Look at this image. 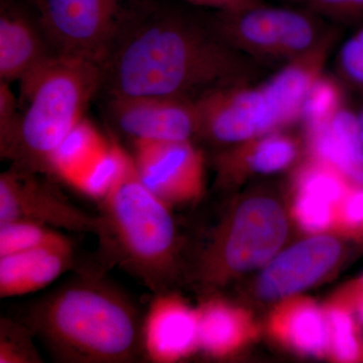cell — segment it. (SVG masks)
<instances>
[{
	"mask_svg": "<svg viewBox=\"0 0 363 363\" xmlns=\"http://www.w3.org/2000/svg\"><path fill=\"white\" fill-rule=\"evenodd\" d=\"M298 150L297 138L284 130L235 143L217 157L219 181L230 184L250 175L283 171L297 160Z\"/></svg>",
	"mask_w": 363,
	"mask_h": 363,
	"instance_id": "e0dca14e",
	"label": "cell"
},
{
	"mask_svg": "<svg viewBox=\"0 0 363 363\" xmlns=\"http://www.w3.org/2000/svg\"><path fill=\"white\" fill-rule=\"evenodd\" d=\"M32 329L11 318L0 320V363H42Z\"/></svg>",
	"mask_w": 363,
	"mask_h": 363,
	"instance_id": "cb8c5ba5",
	"label": "cell"
},
{
	"mask_svg": "<svg viewBox=\"0 0 363 363\" xmlns=\"http://www.w3.org/2000/svg\"><path fill=\"white\" fill-rule=\"evenodd\" d=\"M345 105L342 86L323 74L313 86L303 109L301 123L304 128L323 123Z\"/></svg>",
	"mask_w": 363,
	"mask_h": 363,
	"instance_id": "d4e9b609",
	"label": "cell"
},
{
	"mask_svg": "<svg viewBox=\"0 0 363 363\" xmlns=\"http://www.w3.org/2000/svg\"><path fill=\"white\" fill-rule=\"evenodd\" d=\"M55 52L104 64L126 16L121 0H32Z\"/></svg>",
	"mask_w": 363,
	"mask_h": 363,
	"instance_id": "ba28073f",
	"label": "cell"
},
{
	"mask_svg": "<svg viewBox=\"0 0 363 363\" xmlns=\"http://www.w3.org/2000/svg\"><path fill=\"white\" fill-rule=\"evenodd\" d=\"M338 241L328 236L310 238L279 255L260 276L259 292L266 298L293 295L323 278L340 257Z\"/></svg>",
	"mask_w": 363,
	"mask_h": 363,
	"instance_id": "4fadbf2b",
	"label": "cell"
},
{
	"mask_svg": "<svg viewBox=\"0 0 363 363\" xmlns=\"http://www.w3.org/2000/svg\"><path fill=\"white\" fill-rule=\"evenodd\" d=\"M334 225L350 235L363 234V186L352 184L336 208Z\"/></svg>",
	"mask_w": 363,
	"mask_h": 363,
	"instance_id": "4316f807",
	"label": "cell"
},
{
	"mask_svg": "<svg viewBox=\"0 0 363 363\" xmlns=\"http://www.w3.org/2000/svg\"><path fill=\"white\" fill-rule=\"evenodd\" d=\"M75 262L69 238L30 250L0 257V297L38 292L69 271Z\"/></svg>",
	"mask_w": 363,
	"mask_h": 363,
	"instance_id": "9a60e30c",
	"label": "cell"
},
{
	"mask_svg": "<svg viewBox=\"0 0 363 363\" xmlns=\"http://www.w3.org/2000/svg\"><path fill=\"white\" fill-rule=\"evenodd\" d=\"M215 32L252 59L291 61L316 47L331 32L319 16L296 7L257 4L216 11L209 21Z\"/></svg>",
	"mask_w": 363,
	"mask_h": 363,
	"instance_id": "5b68a950",
	"label": "cell"
},
{
	"mask_svg": "<svg viewBox=\"0 0 363 363\" xmlns=\"http://www.w3.org/2000/svg\"><path fill=\"white\" fill-rule=\"evenodd\" d=\"M99 201L101 233L98 240L107 257L155 295L168 292L179 250L172 207L143 185L133 159Z\"/></svg>",
	"mask_w": 363,
	"mask_h": 363,
	"instance_id": "277c9868",
	"label": "cell"
},
{
	"mask_svg": "<svg viewBox=\"0 0 363 363\" xmlns=\"http://www.w3.org/2000/svg\"><path fill=\"white\" fill-rule=\"evenodd\" d=\"M23 321L60 362L130 363L143 353L138 308L99 274H79L55 289Z\"/></svg>",
	"mask_w": 363,
	"mask_h": 363,
	"instance_id": "7a4b0ae2",
	"label": "cell"
},
{
	"mask_svg": "<svg viewBox=\"0 0 363 363\" xmlns=\"http://www.w3.org/2000/svg\"><path fill=\"white\" fill-rule=\"evenodd\" d=\"M136 175L152 194L173 208L199 199L205 162L192 140H133Z\"/></svg>",
	"mask_w": 363,
	"mask_h": 363,
	"instance_id": "30bf717a",
	"label": "cell"
},
{
	"mask_svg": "<svg viewBox=\"0 0 363 363\" xmlns=\"http://www.w3.org/2000/svg\"><path fill=\"white\" fill-rule=\"evenodd\" d=\"M271 329L281 343L303 354L323 357L330 347L326 313L309 298L281 303L272 313Z\"/></svg>",
	"mask_w": 363,
	"mask_h": 363,
	"instance_id": "ac0fdd59",
	"label": "cell"
},
{
	"mask_svg": "<svg viewBox=\"0 0 363 363\" xmlns=\"http://www.w3.org/2000/svg\"><path fill=\"white\" fill-rule=\"evenodd\" d=\"M358 123H359L360 136H362V140L363 143V108L359 113L357 114Z\"/></svg>",
	"mask_w": 363,
	"mask_h": 363,
	"instance_id": "d6a6232c",
	"label": "cell"
},
{
	"mask_svg": "<svg viewBox=\"0 0 363 363\" xmlns=\"http://www.w3.org/2000/svg\"><path fill=\"white\" fill-rule=\"evenodd\" d=\"M130 160V154L121 149L117 143H108L88 167L76 185L86 194L101 200L123 176Z\"/></svg>",
	"mask_w": 363,
	"mask_h": 363,
	"instance_id": "44dd1931",
	"label": "cell"
},
{
	"mask_svg": "<svg viewBox=\"0 0 363 363\" xmlns=\"http://www.w3.org/2000/svg\"><path fill=\"white\" fill-rule=\"evenodd\" d=\"M55 55L39 18L14 0L0 7V81H21Z\"/></svg>",
	"mask_w": 363,
	"mask_h": 363,
	"instance_id": "5bb4252c",
	"label": "cell"
},
{
	"mask_svg": "<svg viewBox=\"0 0 363 363\" xmlns=\"http://www.w3.org/2000/svg\"><path fill=\"white\" fill-rule=\"evenodd\" d=\"M108 96H166L195 101L210 91L252 83L259 66L209 23L172 11L126 13L104 63Z\"/></svg>",
	"mask_w": 363,
	"mask_h": 363,
	"instance_id": "6da1fadb",
	"label": "cell"
},
{
	"mask_svg": "<svg viewBox=\"0 0 363 363\" xmlns=\"http://www.w3.org/2000/svg\"><path fill=\"white\" fill-rule=\"evenodd\" d=\"M57 229L26 221L0 224V257L67 240Z\"/></svg>",
	"mask_w": 363,
	"mask_h": 363,
	"instance_id": "603a6c76",
	"label": "cell"
},
{
	"mask_svg": "<svg viewBox=\"0 0 363 363\" xmlns=\"http://www.w3.org/2000/svg\"><path fill=\"white\" fill-rule=\"evenodd\" d=\"M189 4L198 6L209 7L216 11H234L257 4H262L264 0H185Z\"/></svg>",
	"mask_w": 363,
	"mask_h": 363,
	"instance_id": "4dcf8cb0",
	"label": "cell"
},
{
	"mask_svg": "<svg viewBox=\"0 0 363 363\" xmlns=\"http://www.w3.org/2000/svg\"><path fill=\"white\" fill-rule=\"evenodd\" d=\"M107 145L108 143H105L93 124L87 119H83L55 152L52 160V174L72 183H77Z\"/></svg>",
	"mask_w": 363,
	"mask_h": 363,
	"instance_id": "ffe728a7",
	"label": "cell"
},
{
	"mask_svg": "<svg viewBox=\"0 0 363 363\" xmlns=\"http://www.w3.org/2000/svg\"><path fill=\"white\" fill-rule=\"evenodd\" d=\"M11 83L0 81V150L13 140L20 123L18 102L11 91Z\"/></svg>",
	"mask_w": 363,
	"mask_h": 363,
	"instance_id": "f546056e",
	"label": "cell"
},
{
	"mask_svg": "<svg viewBox=\"0 0 363 363\" xmlns=\"http://www.w3.org/2000/svg\"><path fill=\"white\" fill-rule=\"evenodd\" d=\"M197 310L199 348L212 357H227L257 335L252 317L229 303L210 300Z\"/></svg>",
	"mask_w": 363,
	"mask_h": 363,
	"instance_id": "d6986e66",
	"label": "cell"
},
{
	"mask_svg": "<svg viewBox=\"0 0 363 363\" xmlns=\"http://www.w3.org/2000/svg\"><path fill=\"white\" fill-rule=\"evenodd\" d=\"M337 65L348 83L363 90V26L341 47Z\"/></svg>",
	"mask_w": 363,
	"mask_h": 363,
	"instance_id": "83f0119b",
	"label": "cell"
},
{
	"mask_svg": "<svg viewBox=\"0 0 363 363\" xmlns=\"http://www.w3.org/2000/svg\"><path fill=\"white\" fill-rule=\"evenodd\" d=\"M112 121L133 140H192L195 101L166 96H108Z\"/></svg>",
	"mask_w": 363,
	"mask_h": 363,
	"instance_id": "8fae6325",
	"label": "cell"
},
{
	"mask_svg": "<svg viewBox=\"0 0 363 363\" xmlns=\"http://www.w3.org/2000/svg\"><path fill=\"white\" fill-rule=\"evenodd\" d=\"M40 174L11 167L0 175V224L26 221L57 230L101 233L99 215L76 206L51 181Z\"/></svg>",
	"mask_w": 363,
	"mask_h": 363,
	"instance_id": "9c48e42d",
	"label": "cell"
},
{
	"mask_svg": "<svg viewBox=\"0 0 363 363\" xmlns=\"http://www.w3.org/2000/svg\"><path fill=\"white\" fill-rule=\"evenodd\" d=\"M317 16L336 21H352L363 18V0H291Z\"/></svg>",
	"mask_w": 363,
	"mask_h": 363,
	"instance_id": "f1b7e54d",
	"label": "cell"
},
{
	"mask_svg": "<svg viewBox=\"0 0 363 363\" xmlns=\"http://www.w3.org/2000/svg\"><path fill=\"white\" fill-rule=\"evenodd\" d=\"M143 353L152 362H175L199 348V318L175 294H156L143 319Z\"/></svg>",
	"mask_w": 363,
	"mask_h": 363,
	"instance_id": "7c38bea8",
	"label": "cell"
},
{
	"mask_svg": "<svg viewBox=\"0 0 363 363\" xmlns=\"http://www.w3.org/2000/svg\"><path fill=\"white\" fill-rule=\"evenodd\" d=\"M309 157L327 162L363 186V143L357 114L346 104L323 123L304 128Z\"/></svg>",
	"mask_w": 363,
	"mask_h": 363,
	"instance_id": "2e32d148",
	"label": "cell"
},
{
	"mask_svg": "<svg viewBox=\"0 0 363 363\" xmlns=\"http://www.w3.org/2000/svg\"><path fill=\"white\" fill-rule=\"evenodd\" d=\"M336 208L296 195L294 214L301 227L309 233L326 230L334 224Z\"/></svg>",
	"mask_w": 363,
	"mask_h": 363,
	"instance_id": "484cf974",
	"label": "cell"
},
{
	"mask_svg": "<svg viewBox=\"0 0 363 363\" xmlns=\"http://www.w3.org/2000/svg\"><path fill=\"white\" fill-rule=\"evenodd\" d=\"M197 136L221 145L285 130L294 121L267 82L228 86L195 100Z\"/></svg>",
	"mask_w": 363,
	"mask_h": 363,
	"instance_id": "52a82bcc",
	"label": "cell"
},
{
	"mask_svg": "<svg viewBox=\"0 0 363 363\" xmlns=\"http://www.w3.org/2000/svg\"><path fill=\"white\" fill-rule=\"evenodd\" d=\"M354 306L357 308L358 319L363 323V294L355 298Z\"/></svg>",
	"mask_w": 363,
	"mask_h": 363,
	"instance_id": "1f68e13d",
	"label": "cell"
},
{
	"mask_svg": "<svg viewBox=\"0 0 363 363\" xmlns=\"http://www.w3.org/2000/svg\"><path fill=\"white\" fill-rule=\"evenodd\" d=\"M362 289H363V279H362Z\"/></svg>",
	"mask_w": 363,
	"mask_h": 363,
	"instance_id": "836d02e7",
	"label": "cell"
},
{
	"mask_svg": "<svg viewBox=\"0 0 363 363\" xmlns=\"http://www.w3.org/2000/svg\"><path fill=\"white\" fill-rule=\"evenodd\" d=\"M104 82L101 64L55 55L21 81L18 130L0 150L13 166L37 174H52V160L67 135L83 119Z\"/></svg>",
	"mask_w": 363,
	"mask_h": 363,
	"instance_id": "3957f363",
	"label": "cell"
},
{
	"mask_svg": "<svg viewBox=\"0 0 363 363\" xmlns=\"http://www.w3.org/2000/svg\"><path fill=\"white\" fill-rule=\"evenodd\" d=\"M286 233L285 213L278 203L266 197L247 200L205 255L203 279L222 283L231 274L264 266L284 245Z\"/></svg>",
	"mask_w": 363,
	"mask_h": 363,
	"instance_id": "8992f818",
	"label": "cell"
},
{
	"mask_svg": "<svg viewBox=\"0 0 363 363\" xmlns=\"http://www.w3.org/2000/svg\"><path fill=\"white\" fill-rule=\"evenodd\" d=\"M330 333L329 350L338 362H353L362 355V346L358 338L354 321L347 303L335 302L326 311Z\"/></svg>",
	"mask_w": 363,
	"mask_h": 363,
	"instance_id": "7402d4cb",
	"label": "cell"
}]
</instances>
